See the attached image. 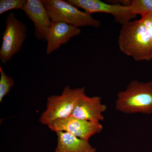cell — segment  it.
Wrapping results in <instances>:
<instances>
[{"label": "cell", "mask_w": 152, "mask_h": 152, "mask_svg": "<svg viewBox=\"0 0 152 152\" xmlns=\"http://www.w3.org/2000/svg\"><path fill=\"white\" fill-rule=\"evenodd\" d=\"M122 53L136 61L152 60V41L141 19L122 25L118 41Z\"/></svg>", "instance_id": "obj_1"}, {"label": "cell", "mask_w": 152, "mask_h": 152, "mask_svg": "<svg viewBox=\"0 0 152 152\" xmlns=\"http://www.w3.org/2000/svg\"><path fill=\"white\" fill-rule=\"evenodd\" d=\"M117 96V110L126 114L152 113V81L146 83L132 81Z\"/></svg>", "instance_id": "obj_2"}, {"label": "cell", "mask_w": 152, "mask_h": 152, "mask_svg": "<svg viewBox=\"0 0 152 152\" xmlns=\"http://www.w3.org/2000/svg\"><path fill=\"white\" fill-rule=\"evenodd\" d=\"M84 94V87L72 89L67 86L65 87L61 95L48 97L46 110L41 115L39 120L40 122L48 126L56 120L70 116Z\"/></svg>", "instance_id": "obj_3"}, {"label": "cell", "mask_w": 152, "mask_h": 152, "mask_svg": "<svg viewBox=\"0 0 152 152\" xmlns=\"http://www.w3.org/2000/svg\"><path fill=\"white\" fill-rule=\"evenodd\" d=\"M52 20L62 22L77 28L91 26L98 28L101 22L91 15L64 0H42Z\"/></svg>", "instance_id": "obj_4"}, {"label": "cell", "mask_w": 152, "mask_h": 152, "mask_svg": "<svg viewBox=\"0 0 152 152\" xmlns=\"http://www.w3.org/2000/svg\"><path fill=\"white\" fill-rule=\"evenodd\" d=\"M27 28L13 12L8 14L6 26L2 36L0 61L5 64L21 49L27 38Z\"/></svg>", "instance_id": "obj_5"}, {"label": "cell", "mask_w": 152, "mask_h": 152, "mask_svg": "<svg viewBox=\"0 0 152 152\" xmlns=\"http://www.w3.org/2000/svg\"><path fill=\"white\" fill-rule=\"evenodd\" d=\"M78 8L83 9L87 13L110 14L117 23L123 25L135 18L137 16L131 12L129 6L120 4H108L99 0H68Z\"/></svg>", "instance_id": "obj_6"}, {"label": "cell", "mask_w": 152, "mask_h": 152, "mask_svg": "<svg viewBox=\"0 0 152 152\" xmlns=\"http://www.w3.org/2000/svg\"><path fill=\"white\" fill-rule=\"evenodd\" d=\"M53 132H65L89 141L92 136L100 133L103 129L100 123H95L70 116L54 121L48 125Z\"/></svg>", "instance_id": "obj_7"}, {"label": "cell", "mask_w": 152, "mask_h": 152, "mask_svg": "<svg viewBox=\"0 0 152 152\" xmlns=\"http://www.w3.org/2000/svg\"><path fill=\"white\" fill-rule=\"evenodd\" d=\"M22 10L34 23L36 39L46 42L52 20L42 0H27Z\"/></svg>", "instance_id": "obj_8"}, {"label": "cell", "mask_w": 152, "mask_h": 152, "mask_svg": "<svg viewBox=\"0 0 152 152\" xmlns=\"http://www.w3.org/2000/svg\"><path fill=\"white\" fill-rule=\"evenodd\" d=\"M81 31L78 28L62 22L52 20L47 33L46 53L50 55L62 45L67 43L74 37L80 35Z\"/></svg>", "instance_id": "obj_9"}, {"label": "cell", "mask_w": 152, "mask_h": 152, "mask_svg": "<svg viewBox=\"0 0 152 152\" xmlns=\"http://www.w3.org/2000/svg\"><path fill=\"white\" fill-rule=\"evenodd\" d=\"M100 97H89L84 94L80 98L71 116L95 123L104 120L102 113L107 107L102 104Z\"/></svg>", "instance_id": "obj_10"}, {"label": "cell", "mask_w": 152, "mask_h": 152, "mask_svg": "<svg viewBox=\"0 0 152 152\" xmlns=\"http://www.w3.org/2000/svg\"><path fill=\"white\" fill-rule=\"evenodd\" d=\"M58 144L55 152H95L89 142L65 132H56Z\"/></svg>", "instance_id": "obj_11"}, {"label": "cell", "mask_w": 152, "mask_h": 152, "mask_svg": "<svg viewBox=\"0 0 152 152\" xmlns=\"http://www.w3.org/2000/svg\"><path fill=\"white\" fill-rule=\"evenodd\" d=\"M131 12L142 16L152 13V0H132L128 5Z\"/></svg>", "instance_id": "obj_12"}, {"label": "cell", "mask_w": 152, "mask_h": 152, "mask_svg": "<svg viewBox=\"0 0 152 152\" xmlns=\"http://www.w3.org/2000/svg\"><path fill=\"white\" fill-rule=\"evenodd\" d=\"M15 82L12 78L10 77L0 66V102L10 93L11 89L15 86Z\"/></svg>", "instance_id": "obj_13"}, {"label": "cell", "mask_w": 152, "mask_h": 152, "mask_svg": "<svg viewBox=\"0 0 152 152\" xmlns=\"http://www.w3.org/2000/svg\"><path fill=\"white\" fill-rule=\"evenodd\" d=\"M27 0H1L0 15L13 10H23Z\"/></svg>", "instance_id": "obj_14"}, {"label": "cell", "mask_w": 152, "mask_h": 152, "mask_svg": "<svg viewBox=\"0 0 152 152\" xmlns=\"http://www.w3.org/2000/svg\"><path fill=\"white\" fill-rule=\"evenodd\" d=\"M140 19L146 28L152 41V13L142 16Z\"/></svg>", "instance_id": "obj_15"}]
</instances>
